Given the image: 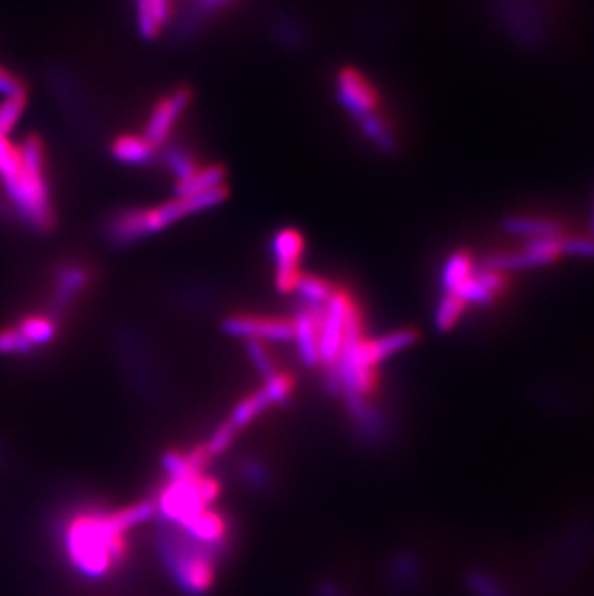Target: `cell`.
<instances>
[{
  "label": "cell",
  "instance_id": "74e56055",
  "mask_svg": "<svg viewBox=\"0 0 594 596\" xmlns=\"http://www.w3.org/2000/svg\"><path fill=\"white\" fill-rule=\"evenodd\" d=\"M10 217H12V209H10V205L4 203V201L0 199V220H8Z\"/></svg>",
  "mask_w": 594,
  "mask_h": 596
},
{
  "label": "cell",
  "instance_id": "e575fe53",
  "mask_svg": "<svg viewBox=\"0 0 594 596\" xmlns=\"http://www.w3.org/2000/svg\"><path fill=\"white\" fill-rule=\"evenodd\" d=\"M243 477L251 483V485H255V487H265V483H267V471H265V467L261 465V463H257V461H249L245 467H243Z\"/></svg>",
  "mask_w": 594,
  "mask_h": 596
},
{
  "label": "cell",
  "instance_id": "277c9868",
  "mask_svg": "<svg viewBox=\"0 0 594 596\" xmlns=\"http://www.w3.org/2000/svg\"><path fill=\"white\" fill-rule=\"evenodd\" d=\"M159 550L174 581L191 596L203 595L215 581L216 550L193 541L182 529L159 535Z\"/></svg>",
  "mask_w": 594,
  "mask_h": 596
},
{
  "label": "cell",
  "instance_id": "6da1fadb",
  "mask_svg": "<svg viewBox=\"0 0 594 596\" xmlns=\"http://www.w3.org/2000/svg\"><path fill=\"white\" fill-rule=\"evenodd\" d=\"M155 512V502H141L118 512L83 510L70 515L60 523V541L68 562L83 577H105L128 554L126 533Z\"/></svg>",
  "mask_w": 594,
  "mask_h": 596
},
{
  "label": "cell",
  "instance_id": "ba28073f",
  "mask_svg": "<svg viewBox=\"0 0 594 596\" xmlns=\"http://www.w3.org/2000/svg\"><path fill=\"white\" fill-rule=\"evenodd\" d=\"M303 238L294 228L280 230L272 238V257L276 263V288L282 294L296 292L297 280L301 276L299 261L303 255Z\"/></svg>",
  "mask_w": 594,
  "mask_h": 596
},
{
  "label": "cell",
  "instance_id": "8d00e7d4",
  "mask_svg": "<svg viewBox=\"0 0 594 596\" xmlns=\"http://www.w3.org/2000/svg\"><path fill=\"white\" fill-rule=\"evenodd\" d=\"M224 0H199L197 2V12H209V10H215Z\"/></svg>",
  "mask_w": 594,
  "mask_h": 596
},
{
  "label": "cell",
  "instance_id": "d4e9b609",
  "mask_svg": "<svg viewBox=\"0 0 594 596\" xmlns=\"http://www.w3.org/2000/svg\"><path fill=\"white\" fill-rule=\"evenodd\" d=\"M16 328L33 348L49 344L56 334V325L51 317H27Z\"/></svg>",
  "mask_w": 594,
  "mask_h": 596
},
{
  "label": "cell",
  "instance_id": "7402d4cb",
  "mask_svg": "<svg viewBox=\"0 0 594 596\" xmlns=\"http://www.w3.org/2000/svg\"><path fill=\"white\" fill-rule=\"evenodd\" d=\"M359 128H361V132L365 134V137L377 147L378 151H382L386 155L396 153V149H398L396 136L378 112L359 120Z\"/></svg>",
  "mask_w": 594,
  "mask_h": 596
},
{
  "label": "cell",
  "instance_id": "8992f818",
  "mask_svg": "<svg viewBox=\"0 0 594 596\" xmlns=\"http://www.w3.org/2000/svg\"><path fill=\"white\" fill-rule=\"evenodd\" d=\"M359 309L348 294L336 290L330 301L324 305L319 325V363L324 371H332L346 340L348 323Z\"/></svg>",
  "mask_w": 594,
  "mask_h": 596
},
{
  "label": "cell",
  "instance_id": "d590c367",
  "mask_svg": "<svg viewBox=\"0 0 594 596\" xmlns=\"http://www.w3.org/2000/svg\"><path fill=\"white\" fill-rule=\"evenodd\" d=\"M469 585L479 596H502V593L496 589V585H492L481 573H473L469 577Z\"/></svg>",
  "mask_w": 594,
  "mask_h": 596
},
{
  "label": "cell",
  "instance_id": "e0dca14e",
  "mask_svg": "<svg viewBox=\"0 0 594 596\" xmlns=\"http://www.w3.org/2000/svg\"><path fill=\"white\" fill-rule=\"evenodd\" d=\"M504 230L513 236L529 240H544V238H560L562 226L554 220L537 217H510L504 220Z\"/></svg>",
  "mask_w": 594,
  "mask_h": 596
},
{
  "label": "cell",
  "instance_id": "ffe728a7",
  "mask_svg": "<svg viewBox=\"0 0 594 596\" xmlns=\"http://www.w3.org/2000/svg\"><path fill=\"white\" fill-rule=\"evenodd\" d=\"M112 157L124 164H147L155 157V147L145 137L122 136L112 143Z\"/></svg>",
  "mask_w": 594,
  "mask_h": 596
},
{
  "label": "cell",
  "instance_id": "603a6c76",
  "mask_svg": "<svg viewBox=\"0 0 594 596\" xmlns=\"http://www.w3.org/2000/svg\"><path fill=\"white\" fill-rule=\"evenodd\" d=\"M297 296L303 301V305L307 307H324L330 298L334 296V288L330 282H326L319 276H311V274H301L297 280L296 286Z\"/></svg>",
  "mask_w": 594,
  "mask_h": 596
},
{
  "label": "cell",
  "instance_id": "3957f363",
  "mask_svg": "<svg viewBox=\"0 0 594 596\" xmlns=\"http://www.w3.org/2000/svg\"><path fill=\"white\" fill-rule=\"evenodd\" d=\"M228 197L226 188L191 195V197H176L168 203H162L153 209H128L110 218L107 226V236L110 244L132 245L147 236L159 234L168 226L176 224L178 220L215 209L224 203Z\"/></svg>",
  "mask_w": 594,
  "mask_h": 596
},
{
  "label": "cell",
  "instance_id": "836d02e7",
  "mask_svg": "<svg viewBox=\"0 0 594 596\" xmlns=\"http://www.w3.org/2000/svg\"><path fill=\"white\" fill-rule=\"evenodd\" d=\"M0 95H4V99L26 97V87H24V83L20 82L14 74H10V72L4 70V68H0Z\"/></svg>",
  "mask_w": 594,
  "mask_h": 596
},
{
  "label": "cell",
  "instance_id": "30bf717a",
  "mask_svg": "<svg viewBox=\"0 0 594 596\" xmlns=\"http://www.w3.org/2000/svg\"><path fill=\"white\" fill-rule=\"evenodd\" d=\"M222 328L226 334L249 342H290L294 340V325L288 319L257 317V315H234L224 319Z\"/></svg>",
  "mask_w": 594,
  "mask_h": 596
},
{
  "label": "cell",
  "instance_id": "1f68e13d",
  "mask_svg": "<svg viewBox=\"0 0 594 596\" xmlns=\"http://www.w3.org/2000/svg\"><path fill=\"white\" fill-rule=\"evenodd\" d=\"M240 433L230 421H226V423H222V427L216 431L213 436H211V440L205 444L207 446V450H209V454L215 458L218 454H224L228 448H230V444L234 442V438H236V434Z\"/></svg>",
  "mask_w": 594,
  "mask_h": 596
},
{
  "label": "cell",
  "instance_id": "7c38bea8",
  "mask_svg": "<svg viewBox=\"0 0 594 596\" xmlns=\"http://www.w3.org/2000/svg\"><path fill=\"white\" fill-rule=\"evenodd\" d=\"M324 307H299L292 319L294 340L299 348L301 361L307 367L319 365V325Z\"/></svg>",
  "mask_w": 594,
  "mask_h": 596
},
{
  "label": "cell",
  "instance_id": "ac0fdd59",
  "mask_svg": "<svg viewBox=\"0 0 594 596\" xmlns=\"http://www.w3.org/2000/svg\"><path fill=\"white\" fill-rule=\"evenodd\" d=\"M87 280H89V272L85 271L83 267H76V265L64 267L62 271L58 272L56 286H54V311L60 313L62 309H66L87 286Z\"/></svg>",
  "mask_w": 594,
  "mask_h": 596
},
{
  "label": "cell",
  "instance_id": "484cf974",
  "mask_svg": "<svg viewBox=\"0 0 594 596\" xmlns=\"http://www.w3.org/2000/svg\"><path fill=\"white\" fill-rule=\"evenodd\" d=\"M465 303L454 296V294H444L442 298L438 299V305H436V311H434V326L440 330V332H448L452 330L454 326L458 325L463 311H465Z\"/></svg>",
  "mask_w": 594,
  "mask_h": 596
},
{
  "label": "cell",
  "instance_id": "5b68a950",
  "mask_svg": "<svg viewBox=\"0 0 594 596\" xmlns=\"http://www.w3.org/2000/svg\"><path fill=\"white\" fill-rule=\"evenodd\" d=\"M220 492L215 479L197 475L191 479H170L159 492L155 510L174 527H188L199 515L209 510Z\"/></svg>",
  "mask_w": 594,
  "mask_h": 596
},
{
  "label": "cell",
  "instance_id": "4dcf8cb0",
  "mask_svg": "<svg viewBox=\"0 0 594 596\" xmlns=\"http://www.w3.org/2000/svg\"><path fill=\"white\" fill-rule=\"evenodd\" d=\"M31 350H35V348L20 334L18 328H6L0 332V353L24 355Z\"/></svg>",
  "mask_w": 594,
  "mask_h": 596
},
{
  "label": "cell",
  "instance_id": "d6a6232c",
  "mask_svg": "<svg viewBox=\"0 0 594 596\" xmlns=\"http://www.w3.org/2000/svg\"><path fill=\"white\" fill-rule=\"evenodd\" d=\"M247 352H249L251 363H253L255 369L265 377V380L270 379L272 375L278 373V371L274 369V363H272L269 353L263 348L261 342H249V344H247Z\"/></svg>",
  "mask_w": 594,
  "mask_h": 596
},
{
  "label": "cell",
  "instance_id": "44dd1931",
  "mask_svg": "<svg viewBox=\"0 0 594 596\" xmlns=\"http://www.w3.org/2000/svg\"><path fill=\"white\" fill-rule=\"evenodd\" d=\"M473 272H475V263L469 253H465V251L452 253L446 259L442 272H440V286H442L444 294L456 292Z\"/></svg>",
  "mask_w": 594,
  "mask_h": 596
},
{
  "label": "cell",
  "instance_id": "83f0119b",
  "mask_svg": "<svg viewBox=\"0 0 594 596\" xmlns=\"http://www.w3.org/2000/svg\"><path fill=\"white\" fill-rule=\"evenodd\" d=\"M26 110V97L4 99L0 105V136L8 137Z\"/></svg>",
  "mask_w": 594,
  "mask_h": 596
},
{
  "label": "cell",
  "instance_id": "8fae6325",
  "mask_svg": "<svg viewBox=\"0 0 594 596\" xmlns=\"http://www.w3.org/2000/svg\"><path fill=\"white\" fill-rule=\"evenodd\" d=\"M189 101H191V93L186 87H180L172 95L164 97L161 103L151 112L143 137L153 147L164 145L170 137L172 128L176 126L178 118L184 114V110L188 109Z\"/></svg>",
  "mask_w": 594,
  "mask_h": 596
},
{
  "label": "cell",
  "instance_id": "52a82bcc",
  "mask_svg": "<svg viewBox=\"0 0 594 596\" xmlns=\"http://www.w3.org/2000/svg\"><path fill=\"white\" fill-rule=\"evenodd\" d=\"M562 238V236H560ZM560 238H544V240H529L517 251L508 253H494L485 261L486 269L492 271L510 272L525 271V269H539L554 263L562 257Z\"/></svg>",
  "mask_w": 594,
  "mask_h": 596
},
{
  "label": "cell",
  "instance_id": "9c48e42d",
  "mask_svg": "<svg viewBox=\"0 0 594 596\" xmlns=\"http://www.w3.org/2000/svg\"><path fill=\"white\" fill-rule=\"evenodd\" d=\"M336 95H338L340 105L357 122L377 112V91L369 83V80L355 68H344L338 74Z\"/></svg>",
  "mask_w": 594,
  "mask_h": 596
},
{
  "label": "cell",
  "instance_id": "f35d334b",
  "mask_svg": "<svg viewBox=\"0 0 594 596\" xmlns=\"http://www.w3.org/2000/svg\"><path fill=\"white\" fill-rule=\"evenodd\" d=\"M321 596H340V593H338V589L334 585H323Z\"/></svg>",
  "mask_w": 594,
  "mask_h": 596
},
{
  "label": "cell",
  "instance_id": "7a4b0ae2",
  "mask_svg": "<svg viewBox=\"0 0 594 596\" xmlns=\"http://www.w3.org/2000/svg\"><path fill=\"white\" fill-rule=\"evenodd\" d=\"M18 149L22 166L0 180L2 188L12 213L22 218L27 226L47 232L53 228L54 215L45 176V147L39 137L29 136Z\"/></svg>",
  "mask_w": 594,
  "mask_h": 596
},
{
  "label": "cell",
  "instance_id": "9a60e30c",
  "mask_svg": "<svg viewBox=\"0 0 594 596\" xmlns=\"http://www.w3.org/2000/svg\"><path fill=\"white\" fill-rule=\"evenodd\" d=\"M211 458L213 456L209 454L207 446L203 444V446L189 450L188 454H180V452L164 454L162 465L170 479H191V477L203 475V469L207 467Z\"/></svg>",
  "mask_w": 594,
  "mask_h": 596
},
{
  "label": "cell",
  "instance_id": "f1b7e54d",
  "mask_svg": "<svg viewBox=\"0 0 594 596\" xmlns=\"http://www.w3.org/2000/svg\"><path fill=\"white\" fill-rule=\"evenodd\" d=\"M263 390L269 396L270 404H284L294 390V379L288 373H276L270 379H267V384L263 386Z\"/></svg>",
  "mask_w": 594,
  "mask_h": 596
},
{
  "label": "cell",
  "instance_id": "d6986e66",
  "mask_svg": "<svg viewBox=\"0 0 594 596\" xmlns=\"http://www.w3.org/2000/svg\"><path fill=\"white\" fill-rule=\"evenodd\" d=\"M224 182H226V172L222 166L197 168V172L191 178L176 186L174 193H176V197H191V195L224 188Z\"/></svg>",
  "mask_w": 594,
  "mask_h": 596
},
{
  "label": "cell",
  "instance_id": "4316f807",
  "mask_svg": "<svg viewBox=\"0 0 594 596\" xmlns=\"http://www.w3.org/2000/svg\"><path fill=\"white\" fill-rule=\"evenodd\" d=\"M164 161L168 164L170 172L174 174L176 182H184L191 178L195 172H197V164L193 163V159L189 157L188 153L180 147H170L166 153H164Z\"/></svg>",
  "mask_w": 594,
  "mask_h": 596
},
{
  "label": "cell",
  "instance_id": "ab89813d",
  "mask_svg": "<svg viewBox=\"0 0 594 596\" xmlns=\"http://www.w3.org/2000/svg\"><path fill=\"white\" fill-rule=\"evenodd\" d=\"M589 236H593L594 238V205H593V217H591V234Z\"/></svg>",
  "mask_w": 594,
  "mask_h": 596
},
{
  "label": "cell",
  "instance_id": "4fadbf2b",
  "mask_svg": "<svg viewBox=\"0 0 594 596\" xmlns=\"http://www.w3.org/2000/svg\"><path fill=\"white\" fill-rule=\"evenodd\" d=\"M504 288V274L492 269H475V272L459 286L454 296H458L465 305H490L496 294Z\"/></svg>",
  "mask_w": 594,
  "mask_h": 596
},
{
  "label": "cell",
  "instance_id": "f546056e",
  "mask_svg": "<svg viewBox=\"0 0 594 596\" xmlns=\"http://www.w3.org/2000/svg\"><path fill=\"white\" fill-rule=\"evenodd\" d=\"M562 257H583V259H594V238L593 236H562L560 238Z\"/></svg>",
  "mask_w": 594,
  "mask_h": 596
},
{
  "label": "cell",
  "instance_id": "5bb4252c",
  "mask_svg": "<svg viewBox=\"0 0 594 596\" xmlns=\"http://www.w3.org/2000/svg\"><path fill=\"white\" fill-rule=\"evenodd\" d=\"M182 531L193 541L201 542L216 552H220L228 541V523L222 515L213 510L203 512Z\"/></svg>",
  "mask_w": 594,
  "mask_h": 596
},
{
  "label": "cell",
  "instance_id": "2e32d148",
  "mask_svg": "<svg viewBox=\"0 0 594 596\" xmlns=\"http://www.w3.org/2000/svg\"><path fill=\"white\" fill-rule=\"evenodd\" d=\"M137 29L145 39H157L170 18V0H135Z\"/></svg>",
  "mask_w": 594,
  "mask_h": 596
},
{
  "label": "cell",
  "instance_id": "cb8c5ba5",
  "mask_svg": "<svg viewBox=\"0 0 594 596\" xmlns=\"http://www.w3.org/2000/svg\"><path fill=\"white\" fill-rule=\"evenodd\" d=\"M272 406L270 404L269 396L267 392L261 388L257 392H253L251 396L243 398L242 402L238 406L234 407L232 411V417L228 419L238 431H242L243 427H247L249 423H253L267 407Z\"/></svg>",
  "mask_w": 594,
  "mask_h": 596
}]
</instances>
